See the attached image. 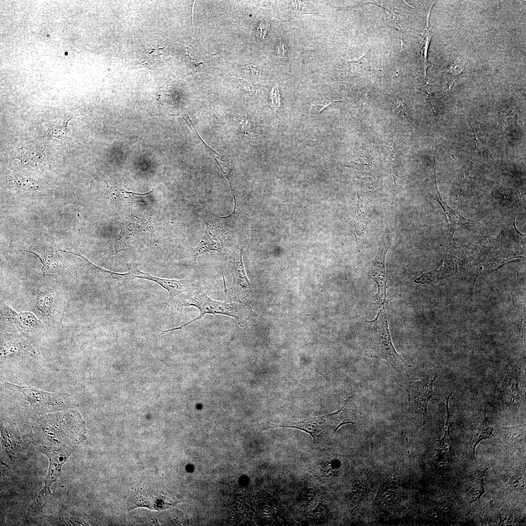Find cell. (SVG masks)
I'll return each instance as SVG.
<instances>
[{
    "label": "cell",
    "mask_w": 526,
    "mask_h": 526,
    "mask_svg": "<svg viewBox=\"0 0 526 526\" xmlns=\"http://www.w3.org/2000/svg\"><path fill=\"white\" fill-rule=\"evenodd\" d=\"M189 291L190 293L186 297L175 299L170 304H175L178 307L194 306L200 312L199 316L179 327L164 330L159 329L161 332V334L181 329L200 319L206 314H220L231 317L236 320L241 327L245 329L251 312L249 305L241 302L227 303L214 300L208 297V290L203 289L199 284Z\"/></svg>",
    "instance_id": "1"
},
{
    "label": "cell",
    "mask_w": 526,
    "mask_h": 526,
    "mask_svg": "<svg viewBox=\"0 0 526 526\" xmlns=\"http://www.w3.org/2000/svg\"><path fill=\"white\" fill-rule=\"evenodd\" d=\"M366 324V355L385 360L399 376L409 375L413 367L405 362L393 345L383 306L376 318Z\"/></svg>",
    "instance_id": "2"
},
{
    "label": "cell",
    "mask_w": 526,
    "mask_h": 526,
    "mask_svg": "<svg viewBox=\"0 0 526 526\" xmlns=\"http://www.w3.org/2000/svg\"><path fill=\"white\" fill-rule=\"evenodd\" d=\"M32 303L34 314L47 326L62 325L66 296L61 284L52 282L38 284L33 294Z\"/></svg>",
    "instance_id": "3"
},
{
    "label": "cell",
    "mask_w": 526,
    "mask_h": 526,
    "mask_svg": "<svg viewBox=\"0 0 526 526\" xmlns=\"http://www.w3.org/2000/svg\"><path fill=\"white\" fill-rule=\"evenodd\" d=\"M437 375H413L399 376L398 385L407 393L410 411L421 417L427 415V407L431 398L434 395L433 382Z\"/></svg>",
    "instance_id": "4"
},
{
    "label": "cell",
    "mask_w": 526,
    "mask_h": 526,
    "mask_svg": "<svg viewBox=\"0 0 526 526\" xmlns=\"http://www.w3.org/2000/svg\"><path fill=\"white\" fill-rule=\"evenodd\" d=\"M0 326L6 332L27 336L37 335L47 325L31 312H18L7 302L0 303Z\"/></svg>",
    "instance_id": "5"
},
{
    "label": "cell",
    "mask_w": 526,
    "mask_h": 526,
    "mask_svg": "<svg viewBox=\"0 0 526 526\" xmlns=\"http://www.w3.org/2000/svg\"><path fill=\"white\" fill-rule=\"evenodd\" d=\"M243 248L235 251L228 261V268L232 276L231 287L234 298L242 303L249 305L251 302L252 288L248 281L243 261Z\"/></svg>",
    "instance_id": "6"
},
{
    "label": "cell",
    "mask_w": 526,
    "mask_h": 526,
    "mask_svg": "<svg viewBox=\"0 0 526 526\" xmlns=\"http://www.w3.org/2000/svg\"><path fill=\"white\" fill-rule=\"evenodd\" d=\"M391 235L386 230L380 240L378 252L369 269V275L376 283L378 291L375 300L379 306H383L386 299L387 276L385 268V258L390 246Z\"/></svg>",
    "instance_id": "7"
},
{
    "label": "cell",
    "mask_w": 526,
    "mask_h": 526,
    "mask_svg": "<svg viewBox=\"0 0 526 526\" xmlns=\"http://www.w3.org/2000/svg\"><path fill=\"white\" fill-rule=\"evenodd\" d=\"M3 386L20 394L33 407L41 410L61 409L68 406V401L60 394L50 393L34 388L19 386L5 382Z\"/></svg>",
    "instance_id": "8"
},
{
    "label": "cell",
    "mask_w": 526,
    "mask_h": 526,
    "mask_svg": "<svg viewBox=\"0 0 526 526\" xmlns=\"http://www.w3.org/2000/svg\"><path fill=\"white\" fill-rule=\"evenodd\" d=\"M127 267L129 270L130 279L140 278L153 281L167 290L169 293L168 300L169 304L175 299L176 296L184 292L189 291L198 284L191 280H178L157 277L141 271L135 265L131 263L127 264Z\"/></svg>",
    "instance_id": "9"
},
{
    "label": "cell",
    "mask_w": 526,
    "mask_h": 526,
    "mask_svg": "<svg viewBox=\"0 0 526 526\" xmlns=\"http://www.w3.org/2000/svg\"><path fill=\"white\" fill-rule=\"evenodd\" d=\"M34 353L27 337L6 332L1 336L0 355L2 358L22 357Z\"/></svg>",
    "instance_id": "10"
},
{
    "label": "cell",
    "mask_w": 526,
    "mask_h": 526,
    "mask_svg": "<svg viewBox=\"0 0 526 526\" xmlns=\"http://www.w3.org/2000/svg\"><path fill=\"white\" fill-rule=\"evenodd\" d=\"M25 252L36 256L42 264V271L45 277L50 274L62 275L74 273L68 267L56 251L44 247H32Z\"/></svg>",
    "instance_id": "11"
},
{
    "label": "cell",
    "mask_w": 526,
    "mask_h": 526,
    "mask_svg": "<svg viewBox=\"0 0 526 526\" xmlns=\"http://www.w3.org/2000/svg\"><path fill=\"white\" fill-rule=\"evenodd\" d=\"M159 489H149L145 486L135 490L133 499L131 502L130 508L137 507H147L153 509H163L170 507L175 504L179 503L178 498H170L169 496L163 495L162 491L157 494Z\"/></svg>",
    "instance_id": "12"
},
{
    "label": "cell",
    "mask_w": 526,
    "mask_h": 526,
    "mask_svg": "<svg viewBox=\"0 0 526 526\" xmlns=\"http://www.w3.org/2000/svg\"><path fill=\"white\" fill-rule=\"evenodd\" d=\"M225 244L224 230L207 223L202 239L193 251L194 261L199 256L211 251L221 252L225 247Z\"/></svg>",
    "instance_id": "13"
},
{
    "label": "cell",
    "mask_w": 526,
    "mask_h": 526,
    "mask_svg": "<svg viewBox=\"0 0 526 526\" xmlns=\"http://www.w3.org/2000/svg\"><path fill=\"white\" fill-rule=\"evenodd\" d=\"M106 185V193L113 200L127 204L134 203L144 200L151 192L139 193L128 191L116 185L105 181Z\"/></svg>",
    "instance_id": "14"
},
{
    "label": "cell",
    "mask_w": 526,
    "mask_h": 526,
    "mask_svg": "<svg viewBox=\"0 0 526 526\" xmlns=\"http://www.w3.org/2000/svg\"><path fill=\"white\" fill-rule=\"evenodd\" d=\"M399 487L395 482L390 479L384 483L379 491L375 503V507L381 511L387 510L392 507L395 503L396 495H398Z\"/></svg>",
    "instance_id": "15"
},
{
    "label": "cell",
    "mask_w": 526,
    "mask_h": 526,
    "mask_svg": "<svg viewBox=\"0 0 526 526\" xmlns=\"http://www.w3.org/2000/svg\"><path fill=\"white\" fill-rule=\"evenodd\" d=\"M456 268L452 261L449 258H446L443 263L437 268L423 274L421 277L417 278L414 282L422 284L434 283L440 279L453 274L455 272Z\"/></svg>",
    "instance_id": "16"
},
{
    "label": "cell",
    "mask_w": 526,
    "mask_h": 526,
    "mask_svg": "<svg viewBox=\"0 0 526 526\" xmlns=\"http://www.w3.org/2000/svg\"><path fill=\"white\" fill-rule=\"evenodd\" d=\"M433 199L438 202L446 215L448 223V234L451 239L460 225L475 222L474 221L465 218L459 212L450 207L443 201L438 192L433 197Z\"/></svg>",
    "instance_id": "17"
},
{
    "label": "cell",
    "mask_w": 526,
    "mask_h": 526,
    "mask_svg": "<svg viewBox=\"0 0 526 526\" xmlns=\"http://www.w3.org/2000/svg\"><path fill=\"white\" fill-rule=\"evenodd\" d=\"M476 432L474 435L473 441L475 443L473 445V456L476 462L475 457V448L477 445L482 440L490 438L493 436L492 432L493 429L487 423V418L486 412L484 411L478 417L475 424Z\"/></svg>",
    "instance_id": "18"
},
{
    "label": "cell",
    "mask_w": 526,
    "mask_h": 526,
    "mask_svg": "<svg viewBox=\"0 0 526 526\" xmlns=\"http://www.w3.org/2000/svg\"><path fill=\"white\" fill-rule=\"evenodd\" d=\"M501 394L504 403L509 405L515 404L520 398L516 380L510 378L502 382Z\"/></svg>",
    "instance_id": "19"
},
{
    "label": "cell",
    "mask_w": 526,
    "mask_h": 526,
    "mask_svg": "<svg viewBox=\"0 0 526 526\" xmlns=\"http://www.w3.org/2000/svg\"><path fill=\"white\" fill-rule=\"evenodd\" d=\"M71 119H69L67 121L61 125H56L50 129L47 133L40 137H50L57 138L60 141H64L69 137L67 136L68 132V124Z\"/></svg>",
    "instance_id": "20"
},
{
    "label": "cell",
    "mask_w": 526,
    "mask_h": 526,
    "mask_svg": "<svg viewBox=\"0 0 526 526\" xmlns=\"http://www.w3.org/2000/svg\"><path fill=\"white\" fill-rule=\"evenodd\" d=\"M432 7V6L431 8ZM431 8L430 9V10L429 11V15H428V16L427 27H426V29L425 30L426 32H425V35H424V38H423V46H422V54L423 59V61H424V75L426 77V76H427V68H428V66L431 65V64L428 61V51L429 46V45H430V42H431V38H432V35L431 34V33H430V32L429 31V26H428L429 15H430V11H431Z\"/></svg>",
    "instance_id": "21"
},
{
    "label": "cell",
    "mask_w": 526,
    "mask_h": 526,
    "mask_svg": "<svg viewBox=\"0 0 526 526\" xmlns=\"http://www.w3.org/2000/svg\"><path fill=\"white\" fill-rule=\"evenodd\" d=\"M14 182L15 186L21 190L34 191L39 188L38 182L30 178H16L14 180Z\"/></svg>",
    "instance_id": "22"
},
{
    "label": "cell",
    "mask_w": 526,
    "mask_h": 526,
    "mask_svg": "<svg viewBox=\"0 0 526 526\" xmlns=\"http://www.w3.org/2000/svg\"><path fill=\"white\" fill-rule=\"evenodd\" d=\"M491 466V465H490L488 468L486 469V470H485L483 471H482L481 472L480 476V480H479V481L480 482V491L479 492V493H478V494H477L476 496L474 497V498H473L471 500V501L470 502V504L472 503L473 502H475V501H477L478 499H479L480 498V497L481 496V495L484 493L485 490L484 489V486L485 483H484V476L485 475L486 471H487V470Z\"/></svg>",
    "instance_id": "23"
},
{
    "label": "cell",
    "mask_w": 526,
    "mask_h": 526,
    "mask_svg": "<svg viewBox=\"0 0 526 526\" xmlns=\"http://www.w3.org/2000/svg\"><path fill=\"white\" fill-rule=\"evenodd\" d=\"M272 103L273 107L278 108L280 105V95L278 87L276 86L272 89L271 94Z\"/></svg>",
    "instance_id": "24"
},
{
    "label": "cell",
    "mask_w": 526,
    "mask_h": 526,
    "mask_svg": "<svg viewBox=\"0 0 526 526\" xmlns=\"http://www.w3.org/2000/svg\"><path fill=\"white\" fill-rule=\"evenodd\" d=\"M332 102H326L325 104H313L311 107L310 111L311 113L317 114L322 110L324 108L328 106Z\"/></svg>",
    "instance_id": "25"
},
{
    "label": "cell",
    "mask_w": 526,
    "mask_h": 526,
    "mask_svg": "<svg viewBox=\"0 0 526 526\" xmlns=\"http://www.w3.org/2000/svg\"><path fill=\"white\" fill-rule=\"evenodd\" d=\"M284 49V46L283 42H280L277 47V54L280 57H284L285 55Z\"/></svg>",
    "instance_id": "26"
}]
</instances>
